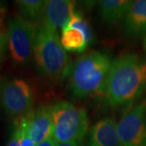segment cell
I'll return each instance as SVG.
<instances>
[{
    "label": "cell",
    "instance_id": "cell-18",
    "mask_svg": "<svg viewBox=\"0 0 146 146\" xmlns=\"http://www.w3.org/2000/svg\"><path fill=\"white\" fill-rule=\"evenodd\" d=\"M21 126L20 122L16 123L14 130L11 133V138L7 146H20V141H21Z\"/></svg>",
    "mask_w": 146,
    "mask_h": 146
},
{
    "label": "cell",
    "instance_id": "cell-11",
    "mask_svg": "<svg viewBox=\"0 0 146 146\" xmlns=\"http://www.w3.org/2000/svg\"><path fill=\"white\" fill-rule=\"evenodd\" d=\"M124 32L129 37L136 38L146 33V0L132 1L124 18Z\"/></svg>",
    "mask_w": 146,
    "mask_h": 146
},
{
    "label": "cell",
    "instance_id": "cell-6",
    "mask_svg": "<svg viewBox=\"0 0 146 146\" xmlns=\"http://www.w3.org/2000/svg\"><path fill=\"white\" fill-rule=\"evenodd\" d=\"M33 92L25 80L11 79L3 84L0 89V104L10 117L25 115L31 110Z\"/></svg>",
    "mask_w": 146,
    "mask_h": 146
},
{
    "label": "cell",
    "instance_id": "cell-19",
    "mask_svg": "<svg viewBox=\"0 0 146 146\" xmlns=\"http://www.w3.org/2000/svg\"><path fill=\"white\" fill-rule=\"evenodd\" d=\"M55 146H84L83 141H72L68 143H56Z\"/></svg>",
    "mask_w": 146,
    "mask_h": 146
},
{
    "label": "cell",
    "instance_id": "cell-2",
    "mask_svg": "<svg viewBox=\"0 0 146 146\" xmlns=\"http://www.w3.org/2000/svg\"><path fill=\"white\" fill-rule=\"evenodd\" d=\"M112 60L107 53L92 51L72 64L69 88L76 98H87L103 94Z\"/></svg>",
    "mask_w": 146,
    "mask_h": 146
},
{
    "label": "cell",
    "instance_id": "cell-1",
    "mask_svg": "<svg viewBox=\"0 0 146 146\" xmlns=\"http://www.w3.org/2000/svg\"><path fill=\"white\" fill-rule=\"evenodd\" d=\"M146 89V60L127 53L112 61L103 91L106 103L111 107L131 104Z\"/></svg>",
    "mask_w": 146,
    "mask_h": 146
},
{
    "label": "cell",
    "instance_id": "cell-15",
    "mask_svg": "<svg viewBox=\"0 0 146 146\" xmlns=\"http://www.w3.org/2000/svg\"><path fill=\"white\" fill-rule=\"evenodd\" d=\"M67 26L73 27V28H76L80 30L83 32L84 34L85 35L89 45L94 43V34L93 29L91 26L89 25L88 21L84 18V16L77 11H76L73 15L71 17L70 21L68 22Z\"/></svg>",
    "mask_w": 146,
    "mask_h": 146
},
{
    "label": "cell",
    "instance_id": "cell-16",
    "mask_svg": "<svg viewBox=\"0 0 146 146\" xmlns=\"http://www.w3.org/2000/svg\"><path fill=\"white\" fill-rule=\"evenodd\" d=\"M29 112L22 116L19 120L21 126V136L20 141V146H36L34 142L30 139L28 134L29 124Z\"/></svg>",
    "mask_w": 146,
    "mask_h": 146
},
{
    "label": "cell",
    "instance_id": "cell-13",
    "mask_svg": "<svg viewBox=\"0 0 146 146\" xmlns=\"http://www.w3.org/2000/svg\"><path fill=\"white\" fill-rule=\"evenodd\" d=\"M61 31L60 42L66 51L82 53L89 46L85 35L78 29L66 26Z\"/></svg>",
    "mask_w": 146,
    "mask_h": 146
},
{
    "label": "cell",
    "instance_id": "cell-14",
    "mask_svg": "<svg viewBox=\"0 0 146 146\" xmlns=\"http://www.w3.org/2000/svg\"><path fill=\"white\" fill-rule=\"evenodd\" d=\"M22 17L36 23L42 22L45 16L46 1L43 0H19L16 2Z\"/></svg>",
    "mask_w": 146,
    "mask_h": 146
},
{
    "label": "cell",
    "instance_id": "cell-5",
    "mask_svg": "<svg viewBox=\"0 0 146 146\" xmlns=\"http://www.w3.org/2000/svg\"><path fill=\"white\" fill-rule=\"evenodd\" d=\"M37 25L22 16H15L7 22V45L11 57L17 66L29 63L36 38Z\"/></svg>",
    "mask_w": 146,
    "mask_h": 146
},
{
    "label": "cell",
    "instance_id": "cell-3",
    "mask_svg": "<svg viewBox=\"0 0 146 146\" xmlns=\"http://www.w3.org/2000/svg\"><path fill=\"white\" fill-rule=\"evenodd\" d=\"M33 56L43 76L55 80L69 76L72 64L61 44L58 30L44 21L36 28Z\"/></svg>",
    "mask_w": 146,
    "mask_h": 146
},
{
    "label": "cell",
    "instance_id": "cell-21",
    "mask_svg": "<svg viewBox=\"0 0 146 146\" xmlns=\"http://www.w3.org/2000/svg\"><path fill=\"white\" fill-rule=\"evenodd\" d=\"M5 4L3 2L0 1V14H4L5 12Z\"/></svg>",
    "mask_w": 146,
    "mask_h": 146
},
{
    "label": "cell",
    "instance_id": "cell-7",
    "mask_svg": "<svg viewBox=\"0 0 146 146\" xmlns=\"http://www.w3.org/2000/svg\"><path fill=\"white\" fill-rule=\"evenodd\" d=\"M121 146H146V104L136 105L117 123Z\"/></svg>",
    "mask_w": 146,
    "mask_h": 146
},
{
    "label": "cell",
    "instance_id": "cell-23",
    "mask_svg": "<svg viewBox=\"0 0 146 146\" xmlns=\"http://www.w3.org/2000/svg\"><path fill=\"white\" fill-rule=\"evenodd\" d=\"M145 104H146V99H145Z\"/></svg>",
    "mask_w": 146,
    "mask_h": 146
},
{
    "label": "cell",
    "instance_id": "cell-10",
    "mask_svg": "<svg viewBox=\"0 0 146 146\" xmlns=\"http://www.w3.org/2000/svg\"><path fill=\"white\" fill-rule=\"evenodd\" d=\"M89 146H121L117 123L113 118H103L91 127Z\"/></svg>",
    "mask_w": 146,
    "mask_h": 146
},
{
    "label": "cell",
    "instance_id": "cell-20",
    "mask_svg": "<svg viewBox=\"0 0 146 146\" xmlns=\"http://www.w3.org/2000/svg\"><path fill=\"white\" fill-rule=\"evenodd\" d=\"M55 145H56V142L54 141V140L52 137H50L46 141H42L40 144L36 145V146H55Z\"/></svg>",
    "mask_w": 146,
    "mask_h": 146
},
{
    "label": "cell",
    "instance_id": "cell-8",
    "mask_svg": "<svg viewBox=\"0 0 146 146\" xmlns=\"http://www.w3.org/2000/svg\"><path fill=\"white\" fill-rule=\"evenodd\" d=\"M50 109V106H42L36 110H30L29 112L28 134L36 145L52 137L53 123Z\"/></svg>",
    "mask_w": 146,
    "mask_h": 146
},
{
    "label": "cell",
    "instance_id": "cell-12",
    "mask_svg": "<svg viewBox=\"0 0 146 146\" xmlns=\"http://www.w3.org/2000/svg\"><path fill=\"white\" fill-rule=\"evenodd\" d=\"M100 18L105 25H114L125 18L132 3L128 0H101L98 1Z\"/></svg>",
    "mask_w": 146,
    "mask_h": 146
},
{
    "label": "cell",
    "instance_id": "cell-4",
    "mask_svg": "<svg viewBox=\"0 0 146 146\" xmlns=\"http://www.w3.org/2000/svg\"><path fill=\"white\" fill-rule=\"evenodd\" d=\"M50 110L52 138L56 143L83 141L89 127L86 110L68 102H58Z\"/></svg>",
    "mask_w": 146,
    "mask_h": 146
},
{
    "label": "cell",
    "instance_id": "cell-9",
    "mask_svg": "<svg viewBox=\"0 0 146 146\" xmlns=\"http://www.w3.org/2000/svg\"><path fill=\"white\" fill-rule=\"evenodd\" d=\"M76 2L70 0L46 1L44 22L56 29H63L68 25L73 13L76 11Z\"/></svg>",
    "mask_w": 146,
    "mask_h": 146
},
{
    "label": "cell",
    "instance_id": "cell-22",
    "mask_svg": "<svg viewBox=\"0 0 146 146\" xmlns=\"http://www.w3.org/2000/svg\"><path fill=\"white\" fill-rule=\"evenodd\" d=\"M144 46H145V49L146 50V36H145V39H144Z\"/></svg>",
    "mask_w": 146,
    "mask_h": 146
},
{
    "label": "cell",
    "instance_id": "cell-17",
    "mask_svg": "<svg viewBox=\"0 0 146 146\" xmlns=\"http://www.w3.org/2000/svg\"><path fill=\"white\" fill-rule=\"evenodd\" d=\"M7 45V29L4 23V14H0V59L5 52Z\"/></svg>",
    "mask_w": 146,
    "mask_h": 146
}]
</instances>
